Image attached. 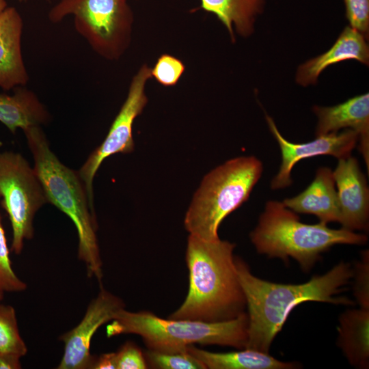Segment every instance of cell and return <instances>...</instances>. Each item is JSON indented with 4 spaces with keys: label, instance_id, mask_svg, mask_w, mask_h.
Returning a JSON list of instances; mask_svg holds the SVG:
<instances>
[{
    "label": "cell",
    "instance_id": "cell-1",
    "mask_svg": "<svg viewBox=\"0 0 369 369\" xmlns=\"http://www.w3.org/2000/svg\"><path fill=\"white\" fill-rule=\"evenodd\" d=\"M238 279L248 310V338L245 348L269 353L288 315L306 301L353 305L346 297L338 296L352 278L348 262H340L322 275L303 284H277L254 276L247 264L235 257Z\"/></svg>",
    "mask_w": 369,
    "mask_h": 369
},
{
    "label": "cell",
    "instance_id": "cell-2",
    "mask_svg": "<svg viewBox=\"0 0 369 369\" xmlns=\"http://www.w3.org/2000/svg\"><path fill=\"white\" fill-rule=\"evenodd\" d=\"M234 247L228 241H205L189 234L186 250L189 290L169 318L215 323L245 312L246 301L237 276Z\"/></svg>",
    "mask_w": 369,
    "mask_h": 369
},
{
    "label": "cell",
    "instance_id": "cell-3",
    "mask_svg": "<svg viewBox=\"0 0 369 369\" xmlns=\"http://www.w3.org/2000/svg\"><path fill=\"white\" fill-rule=\"evenodd\" d=\"M23 133L33 159V169L41 182L48 203L66 214L77 231L78 258L85 265L89 277L99 282L102 263L96 236L97 223L86 189L78 171L64 165L51 150L41 126Z\"/></svg>",
    "mask_w": 369,
    "mask_h": 369
},
{
    "label": "cell",
    "instance_id": "cell-4",
    "mask_svg": "<svg viewBox=\"0 0 369 369\" xmlns=\"http://www.w3.org/2000/svg\"><path fill=\"white\" fill-rule=\"evenodd\" d=\"M250 238L258 253L285 262L292 258L305 272L336 245H363L368 241L365 234L343 228L332 229L320 221L303 223L296 213L276 200L266 203Z\"/></svg>",
    "mask_w": 369,
    "mask_h": 369
},
{
    "label": "cell",
    "instance_id": "cell-5",
    "mask_svg": "<svg viewBox=\"0 0 369 369\" xmlns=\"http://www.w3.org/2000/svg\"><path fill=\"white\" fill-rule=\"evenodd\" d=\"M249 319L243 312L221 322L161 318L148 311L128 312L122 309L106 329L107 337L120 334L141 336L148 349L178 352L187 346L219 345L245 348Z\"/></svg>",
    "mask_w": 369,
    "mask_h": 369
},
{
    "label": "cell",
    "instance_id": "cell-6",
    "mask_svg": "<svg viewBox=\"0 0 369 369\" xmlns=\"http://www.w3.org/2000/svg\"><path fill=\"white\" fill-rule=\"evenodd\" d=\"M255 156H239L217 167L203 178L184 217L189 234L205 241L219 239L222 221L249 198L263 172Z\"/></svg>",
    "mask_w": 369,
    "mask_h": 369
},
{
    "label": "cell",
    "instance_id": "cell-7",
    "mask_svg": "<svg viewBox=\"0 0 369 369\" xmlns=\"http://www.w3.org/2000/svg\"><path fill=\"white\" fill-rule=\"evenodd\" d=\"M128 0H59L49 11L51 22L74 16L76 31L101 57L119 59L129 46L133 14Z\"/></svg>",
    "mask_w": 369,
    "mask_h": 369
},
{
    "label": "cell",
    "instance_id": "cell-8",
    "mask_svg": "<svg viewBox=\"0 0 369 369\" xmlns=\"http://www.w3.org/2000/svg\"><path fill=\"white\" fill-rule=\"evenodd\" d=\"M0 198L12 227L10 250L18 255L33 236L36 213L48 203L33 167L20 153L0 152Z\"/></svg>",
    "mask_w": 369,
    "mask_h": 369
},
{
    "label": "cell",
    "instance_id": "cell-9",
    "mask_svg": "<svg viewBox=\"0 0 369 369\" xmlns=\"http://www.w3.org/2000/svg\"><path fill=\"white\" fill-rule=\"evenodd\" d=\"M150 77L151 69L144 64L133 77L126 98L105 140L90 154L78 171L94 209L93 180L102 161L113 154L130 153L134 150L133 125L147 104L145 87Z\"/></svg>",
    "mask_w": 369,
    "mask_h": 369
},
{
    "label": "cell",
    "instance_id": "cell-10",
    "mask_svg": "<svg viewBox=\"0 0 369 369\" xmlns=\"http://www.w3.org/2000/svg\"><path fill=\"white\" fill-rule=\"evenodd\" d=\"M124 308L119 297L101 287L97 297L91 301L80 323L62 334L59 340L64 344L58 369H92L96 356L90 353L92 339L103 324L111 321Z\"/></svg>",
    "mask_w": 369,
    "mask_h": 369
},
{
    "label": "cell",
    "instance_id": "cell-11",
    "mask_svg": "<svg viewBox=\"0 0 369 369\" xmlns=\"http://www.w3.org/2000/svg\"><path fill=\"white\" fill-rule=\"evenodd\" d=\"M266 120L279 146L282 154L279 169L271 182L273 190L282 189L291 185L292 169L299 161L318 155H331L338 159L346 158L351 155L357 146L358 134L349 128L340 133L316 137L315 139L309 142L292 143L282 135L271 116L266 115Z\"/></svg>",
    "mask_w": 369,
    "mask_h": 369
},
{
    "label": "cell",
    "instance_id": "cell-12",
    "mask_svg": "<svg viewBox=\"0 0 369 369\" xmlns=\"http://www.w3.org/2000/svg\"><path fill=\"white\" fill-rule=\"evenodd\" d=\"M342 228L348 230H368L369 189L357 159L351 155L338 159L333 171Z\"/></svg>",
    "mask_w": 369,
    "mask_h": 369
},
{
    "label": "cell",
    "instance_id": "cell-13",
    "mask_svg": "<svg viewBox=\"0 0 369 369\" xmlns=\"http://www.w3.org/2000/svg\"><path fill=\"white\" fill-rule=\"evenodd\" d=\"M317 117L316 137L349 128L358 134L357 146L369 169V94L358 95L331 106L312 107Z\"/></svg>",
    "mask_w": 369,
    "mask_h": 369
},
{
    "label": "cell",
    "instance_id": "cell-14",
    "mask_svg": "<svg viewBox=\"0 0 369 369\" xmlns=\"http://www.w3.org/2000/svg\"><path fill=\"white\" fill-rule=\"evenodd\" d=\"M23 28L14 7L0 12V87L5 91L25 85L29 79L21 51Z\"/></svg>",
    "mask_w": 369,
    "mask_h": 369
},
{
    "label": "cell",
    "instance_id": "cell-15",
    "mask_svg": "<svg viewBox=\"0 0 369 369\" xmlns=\"http://www.w3.org/2000/svg\"><path fill=\"white\" fill-rule=\"evenodd\" d=\"M348 59L357 60L367 66L369 63L366 38L349 25L344 28L328 51L299 66L296 82L304 87L314 85L320 73L327 67Z\"/></svg>",
    "mask_w": 369,
    "mask_h": 369
},
{
    "label": "cell",
    "instance_id": "cell-16",
    "mask_svg": "<svg viewBox=\"0 0 369 369\" xmlns=\"http://www.w3.org/2000/svg\"><path fill=\"white\" fill-rule=\"evenodd\" d=\"M282 202L296 213L314 215L320 222L326 224L340 221V208L333 171L327 167L318 168L313 181L303 191Z\"/></svg>",
    "mask_w": 369,
    "mask_h": 369
},
{
    "label": "cell",
    "instance_id": "cell-17",
    "mask_svg": "<svg viewBox=\"0 0 369 369\" xmlns=\"http://www.w3.org/2000/svg\"><path fill=\"white\" fill-rule=\"evenodd\" d=\"M12 94L0 93V122L13 134L47 124L51 115L37 95L25 85L18 86Z\"/></svg>",
    "mask_w": 369,
    "mask_h": 369
},
{
    "label": "cell",
    "instance_id": "cell-18",
    "mask_svg": "<svg viewBox=\"0 0 369 369\" xmlns=\"http://www.w3.org/2000/svg\"><path fill=\"white\" fill-rule=\"evenodd\" d=\"M338 345L349 364L357 368L369 366V309L343 312L339 318Z\"/></svg>",
    "mask_w": 369,
    "mask_h": 369
},
{
    "label": "cell",
    "instance_id": "cell-19",
    "mask_svg": "<svg viewBox=\"0 0 369 369\" xmlns=\"http://www.w3.org/2000/svg\"><path fill=\"white\" fill-rule=\"evenodd\" d=\"M187 351L197 358L205 367L210 369H293L300 367L297 362L278 360L262 351L244 348L229 353H213L204 351L193 345Z\"/></svg>",
    "mask_w": 369,
    "mask_h": 369
},
{
    "label": "cell",
    "instance_id": "cell-20",
    "mask_svg": "<svg viewBox=\"0 0 369 369\" xmlns=\"http://www.w3.org/2000/svg\"><path fill=\"white\" fill-rule=\"evenodd\" d=\"M200 8L215 14L227 28L232 42L236 38L233 30L247 37L254 31L256 18L264 9V0H200Z\"/></svg>",
    "mask_w": 369,
    "mask_h": 369
},
{
    "label": "cell",
    "instance_id": "cell-21",
    "mask_svg": "<svg viewBox=\"0 0 369 369\" xmlns=\"http://www.w3.org/2000/svg\"><path fill=\"white\" fill-rule=\"evenodd\" d=\"M27 353V348L18 330L14 308L0 303V353L14 354L22 357Z\"/></svg>",
    "mask_w": 369,
    "mask_h": 369
},
{
    "label": "cell",
    "instance_id": "cell-22",
    "mask_svg": "<svg viewBox=\"0 0 369 369\" xmlns=\"http://www.w3.org/2000/svg\"><path fill=\"white\" fill-rule=\"evenodd\" d=\"M144 356L146 362L160 369H205L203 364L187 349L178 352H163L148 349Z\"/></svg>",
    "mask_w": 369,
    "mask_h": 369
},
{
    "label": "cell",
    "instance_id": "cell-23",
    "mask_svg": "<svg viewBox=\"0 0 369 369\" xmlns=\"http://www.w3.org/2000/svg\"><path fill=\"white\" fill-rule=\"evenodd\" d=\"M27 284L14 272L0 214V289L4 292L25 290Z\"/></svg>",
    "mask_w": 369,
    "mask_h": 369
},
{
    "label": "cell",
    "instance_id": "cell-24",
    "mask_svg": "<svg viewBox=\"0 0 369 369\" xmlns=\"http://www.w3.org/2000/svg\"><path fill=\"white\" fill-rule=\"evenodd\" d=\"M184 70L185 66L180 59L169 54H163L151 69V77L163 86H174Z\"/></svg>",
    "mask_w": 369,
    "mask_h": 369
},
{
    "label": "cell",
    "instance_id": "cell-25",
    "mask_svg": "<svg viewBox=\"0 0 369 369\" xmlns=\"http://www.w3.org/2000/svg\"><path fill=\"white\" fill-rule=\"evenodd\" d=\"M353 295L361 308L369 309V251L361 253L360 260L352 268Z\"/></svg>",
    "mask_w": 369,
    "mask_h": 369
},
{
    "label": "cell",
    "instance_id": "cell-26",
    "mask_svg": "<svg viewBox=\"0 0 369 369\" xmlns=\"http://www.w3.org/2000/svg\"><path fill=\"white\" fill-rule=\"evenodd\" d=\"M349 26L366 39L369 33V0H344Z\"/></svg>",
    "mask_w": 369,
    "mask_h": 369
},
{
    "label": "cell",
    "instance_id": "cell-27",
    "mask_svg": "<svg viewBox=\"0 0 369 369\" xmlns=\"http://www.w3.org/2000/svg\"><path fill=\"white\" fill-rule=\"evenodd\" d=\"M117 369H145L148 364L144 353L132 342H126L115 352Z\"/></svg>",
    "mask_w": 369,
    "mask_h": 369
},
{
    "label": "cell",
    "instance_id": "cell-28",
    "mask_svg": "<svg viewBox=\"0 0 369 369\" xmlns=\"http://www.w3.org/2000/svg\"><path fill=\"white\" fill-rule=\"evenodd\" d=\"M92 369H117L115 352L96 356Z\"/></svg>",
    "mask_w": 369,
    "mask_h": 369
},
{
    "label": "cell",
    "instance_id": "cell-29",
    "mask_svg": "<svg viewBox=\"0 0 369 369\" xmlns=\"http://www.w3.org/2000/svg\"><path fill=\"white\" fill-rule=\"evenodd\" d=\"M20 357L10 353H0V369L21 368Z\"/></svg>",
    "mask_w": 369,
    "mask_h": 369
},
{
    "label": "cell",
    "instance_id": "cell-30",
    "mask_svg": "<svg viewBox=\"0 0 369 369\" xmlns=\"http://www.w3.org/2000/svg\"><path fill=\"white\" fill-rule=\"evenodd\" d=\"M8 7L7 0H0V12Z\"/></svg>",
    "mask_w": 369,
    "mask_h": 369
},
{
    "label": "cell",
    "instance_id": "cell-31",
    "mask_svg": "<svg viewBox=\"0 0 369 369\" xmlns=\"http://www.w3.org/2000/svg\"><path fill=\"white\" fill-rule=\"evenodd\" d=\"M4 292V291L0 289V303H1L2 300L3 299Z\"/></svg>",
    "mask_w": 369,
    "mask_h": 369
},
{
    "label": "cell",
    "instance_id": "cell-32",
    "mask_svg": "<svg viewBox=\"0 0 369 369\" xmlns=\"http://www.w3.org/2000/svg\"><path fill=\"white\" fill-rule=\"evenodd\" d=\"M20 2H24V1H27L28 0H18ZM46 1H50V0H46Z\"/></svg>",
    "mask_w": 369,
    "mask_h": 369
}]
</instances>
